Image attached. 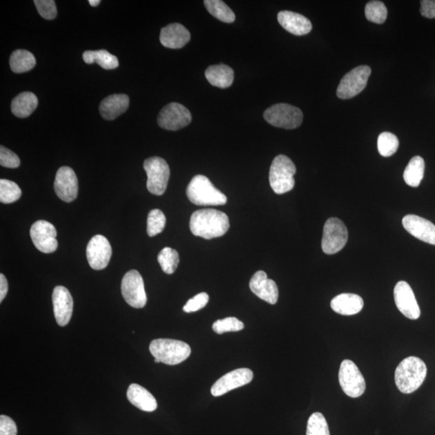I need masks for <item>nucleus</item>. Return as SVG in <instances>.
I'll return each mask as SVG.
<instances>
[{"instance_id":"18","label":"nucleus","mask_w":435,"mask_h":435,"mask_svg":"<svg viewBox=\"0 0 435 435\" xmlns=\"http://www.w3.org/2000/svg\"><path fill=\"white\" fill-rule=\"evenodd\" d=\"M52 304L56 321L61 327H65L70 321L73 314L74 301L70 291L64 286H57L52 293Z\"/></svg>"},{"instance_id":"29","label":"nucleus","mask_w":435,"mask_h":435,"mask_svg":"<svg viewBox=\"0 0 435 435\" xmlns=\"http://www.w3.org/2000/svg\"><path fill=\"white\" fill-rule=\"evenodd\" d=\"M85 63H97L104 70H114L119 66L117 57L105 50L98 51H85L83 55Z\"/></svg>"},{"instance_id":"39","label":"nucleus","mask_w":435,"mask_h":435,"mask_svg":"<svg viewBox=\"0 0 435 435\" xmlns=\"http://www.w3.org/2000/svg\"><path fill=\"white\" fill-rule=\"evenodd\" d=\"M35 6L40 15L45 20H54L57 17V7L54 0H35Z\"/></svg>"},{"instance_id":"40","label":"nucleus","mask_w":435,"mask_h":435,"mask_svg":"<svg viewBox=\"0 0 435 435\" xmlns=\"http://www.w3.org/2000/svg\"><path fill=\"white\" fill-rule=\"evenodd\" d=\"M0 165L6 168L16 169L21 165L19 156L3 145L0 147Z\"/></svg>"},{"instance_id":"14","label":"nucleus","mask_w":435,"mask_h":435,"mask_svg":"<svg viewBox=\"0 0 435 435\" xmlns=\"http://www.w3.org/2000/svg\"><path fill=\"white\" fill-rule=\"evenodd\" d=\"M112 255V246L106 237L97 235L92 238L87 247V257L93 270H104L108 265Z\"/></svg>"},{"instance_id":"44","label":"nucleus","mask_w":435,"mask_h":435,"mask_svg":"<svg viewBox=\"0 0 435 435\" xmlns=\"http://www.w3.org/2000/svg\"><path fill=\"white\" fill-rule=\"evenodd\" d=\"M8 291V284L6 276L0 274V303L6 299Z\"/></svg>"},{"instance_id":"7","label":"nucleus","mask_w":435,"mask_h":435,"mask_svg":"<svg viewBox=\"0 0 435 435\" xmlns=\"http://www.w3.org/2000/svg\"><path fill=\"white\" fill-rule=\"evenodd\" d=\"M264 118L272 126L294 129L302 124L303 114L299 108L292 105L279 103L267 108L264 113Z\"/></svg>"},{"instance_id":"46","label":"nucleus","mask_w":435,"mask_h":435,"mask_svg":"<svg viewBox=\"0 0 435 435\" xmlns=\"http://www.w3.org/2000/svg\"><path fill=\"white\" fill-rule=\"evenodd\" d=\"M155 363H160L161 361L159 360H157V358H155Z\"/></svg>"},{"instance_id":"37","label":"nucleus","mask_w":435,"mask_h":435,"mask_svg":"<svg viewBox=\"0 0 435 435\" xmlns=\"http://www.w3.org/2000/svg\"><path fill=\"white\" fill-rule=\"evenodd\" d=\"M307 435H330L328 424L323 414L317 412L310 416Z\"/></svg>"},{"instance_id":"25","label":"nucleus","mask_w":435,"mask_h":435,"mask_svg":"<svg viewBox=\"0 0 435 435\" xmlns=\"http://www.w3.org/2000/svg\"><path fill=\"white\" fill-rule=\"evenodd\" d=\"M128 399L130 403L145 412H154L157 408L154 396L143 387L132 384L127 392Z\"/></svg>"},{"instance_id":"1","label":"nucleus","mask_w":435,"mask_h":435,"mask_svg":"<svg viewBox=\"0 0 435 435\" xmlns=\"http://www.w3.org/2000/svg\"><path fill=\"white\" fill-rule=\"evenodd\" d=\"M230 227V222L225 213L214 209H202L196 210L191 215L190 228L195 236L202 237L205 240L225 235Z\"/></svg>"},{"instance_id":"20","label":"nucleus","mask_w":435,"mask_h":435,"mask_svg":"<svg viewBox=\"0 0 435 435\" xmlns=\"http://www.w3.org/2000/svg\"><path fill=\"white\" fill-rule=\"evenodd\" d=\"M250 287L252 292L265 302L275 305L279 300V288L274 281L267 279L266 272L258 271L252 276Z\"/></svg>"},{"instance_id":"8","label":"nucleus","mask_w":435,"mask_h":435,"mask_svg":"<svg viewBox=\"0 0 435 435\" xmlns=\"http://www.w3.org/2000/svg\"><path fill=\"white\" fill-rule=\"evenodd\" d=\"M338 381L344 394L350 398H360L365 392V377L355 363L350 360H345L341 363Z\"/></svg>"},{"instance_id":"5","label":"nucleus","mask_w":435,"mask_h":435,"mask_svg":"<svg viewBox=\"0 0 435 435\" xmlns=\"http://www.w3.org/2000/svg\"><path fill=\"white\" fill-rule=\"evenodd\" d=\"M296 166L288 156L279 155L272 161L270 171V183L277 194H283L294 188Z\"/></svg>"},{"instance_id":"19","label":"nucleus","mask_w":435,"mask_h":435,"mask_svg":"<svg viewBox=\"0 0 435 435\" xmlns=\"http://www.w3.org/2000/svg\"><path fill=\"white\" fill-rule=\"evenodd\" d=\"M403 225L410 235L429 245H435V225L415 214H408L403 219Z\"/></svg>"},{"instance_id":"23","label":"nucleus","mask_w":435,"mask_h":435,"mask_svg":"<svg viewBox=\"0 0 435 435\" xmlns=\"http://www.w3.org/2000/svg\"><path fill=\"white\" fill-rule=\"evenodd\" d=\"M129 97L127 94H116L105 98L99 106V112L106 121H113L125 112L129 106Z\"/></svg>"},{"instance_id":"27","label":"nucleus","mask_w":435,"mask_h":435,"mask_svg":"<svg viewBox=\"0 0 435 435\" xmlns=\"http://www.w3.org/2000/svg\"><path fill=\"white\" fill-rule=\"evenodd\" d=\"M38 106V99L35 94L23 92L14 98L11 105L12 112L18 118L31 116Z\"/></svg>"},{"instance_id":"34","label":"nucleus","mask_w":435,"mask_h":435,"mask_svg":"<svg viewBox=\"0 0 435 435\" xmlns=\"http://www.w3.org/2000/svg\"><path fill=\"white\" fill-rule=\"evenodd\" d=\"M377 147L382 156L389 157L393 156L399 147V140L394 134L391 132H382L377 141Z\"/></svg>"},{"instance_id":"17","label":"nucleus","mask_w":435,"mask_h":435,"mask_svg":"<svg viewBox=\"0 0 435 435\" xmlns=\"http://www.w3.org/2000/svg\"><path fill=\"white\" fill-rule=\"evenodd\" d=\"M253 379V372L250 369H239L224 375L213 385L212 394L221 396L228 392L250 384Z\"/></svg>"},{"instance_id":"11","label":"nucleus","mask_w":435,"mask_h":435,"mask_svg":"<svg viewBox=\"0 0 435 435\" xmlns=\"http://www.w3.org/2000/svg\"><path fill=\"white\" fill-rule=\"evenodd\" d=\"M121 292L124 300L136 309L145 307L147 295L143 277L136 270H131L124 275L121 283Z\"/></svg>"},{"instance_id":"3","label":"nucleus","mask_w":435,"mask_h":435,"mask_svg":"<svg viewBox=\"0 0 435 435\" xmlns=\"http://www.w3.org/2000/svg\"><path fill=\"white\" fill-rule=\"evenodd\" d=\"M186 195L191 203L197 205H221L227 201L226 195L203 175L194 176L186 189Z\"/></svg>"},{"instance_id":"41","label":"nucleus","mask_w":435,"mask_h":435,"mask_svg":"<svg viewBox=\"0 0 435 435\" xmlns=\"http://www.w3.org/2000/svg\"><path fill=\"white\" fill-rule=\"evenodd\" d=\"M209 302V295L207 293H200L188 301L184 305L185 313H193L202 310Z\"/></svg>"},{"instance_id":"35","label":"nucleus","mask_w":435,"mask_h":435,"mask_svg":"<svg viewBox=\"0 0 435 435\" xmlns=\"http://www.w3.org/2000/svg\"><path fill=\"white\" fill-rule=\"evenodd\" d=\"M166 224V218L163 212L159 209L152 210L148 215L147 233L150 237H154L163 232Z\"/></svg>"},{"instance_id":"21","label":"nucleus","mask_w":435,"mask_h":435,"mask_svg":"<svg viewBox=\"0 0 435 435\" xmlns=\"http://www.w3.org/2000/svg\"><path fill=\"white\" fill-rule=\"evenodd\" d=\"M190 33L181 23H171L162 28L160 34L161 45L169 49H181L190 40Z\"/></svg>"},{"instance_id":"26","label":"nucleus","mask_w":435,"mask_h":435,"mask_svg":"<svg viewBox=\"0 0 435 435\" xmlns=\"http://www.w3.org/2000/svg\"><path fill=\"white\" fill-rule=\"evenodd\" d=\"M208 82L219 88H230L234 81V71L227 65H210L205 72Z\"/></svg>"},{"instance_id":"6","label":"nucleus","mask_w":435,"mask_h":435,"mask_svg":"<svg viewBox=\"0 0 435 435\" xmlns=\"http://www.w3.org/2000/svg\"><path fill=\"white\" fill-rule=\"evenodd\" d=\"M147 176V188L154 195H162L168 185L170 170L168 163L161 157L154 156L143 162Z\"/></svg>"},{"instance_id":"32","label":"nucleus","mask_w":435,"mask_h":435,"mask_svg":"<svg viewBox=\"0 0 435 435\" xmlns=\"http://www.w3.org/2000/svg\"><path fill=\"white\" fill-rule=\"evenodd\" d=\"M162 270L166 274H173L179 264V252L171 247H165L157 256Z\"/></svg>"},{"instance_id":"42","label":"nucleus","mask_w":435,"mask_h":435,"mask_svg":"<svg viewBox=\"0 0 435 435\" xmlns=\"http://www.w3.org/2000/svg\"><path fill=\"white\" fill-rule=\"evenodd\" d=\"M0 435H17L16 423L6 415L0 416Z\"/></svg>"},{"instance_id":"36","label":"nucleus","mask_w":435,"mask_h":435,"mask_svg":"<svg viewBox=\"0 0 435 435\" xmlns=\"http://www.w3.org/2000/svg\"><path fill=\"white\" fill-rule=\"evenodd\" d=\"M365 16L367 21L376 23H383L388 16V11L383 2L374 0L366 4Z\"/></svg>"},{"instance_id":"31","label":"nucleus","mask_w":435,"mask_h":435,"mask_svg":"<svg viewBox=\"0 0 435 435\" xmlns=\"http://www.w3.org/2000/svg\"><path fill=\"white\" fill-rule=\"evenodd\" d=\"M204 6L214 17L221 21L232 23L236 20L235 13L221 0H205Z\"/></svg>"},{"instance_id":"38","label":"nucleus","mask_w":435,"mask_h":435,"mask_svg":"<svg viewBox=\"0 0 435 435\" xmlns=\"http://www.w3.org/2000/svg\"><path fill=\"white\" fill-rule=\"evenodd\" d=\"M213 331L219 334L227 332H236L242 331L245 328V324L235 317L217 320L212 326Z\"/></svg>"},{"instance_id":"4","label":"nucleus","mask_w":435,"mask_h":435,"mask_svg":"<svg viewBox=\"0 0 435 435\" xmlns=\"http://www.w3.org/2000/svg\"><path fill=\"white\" fill-rule=\"evenodd\" d=\"M150 352L163 364L176 365L188 360L191 354L188 343L174 339H154L150 343Z\"/></svg>"},{"instance_id":"2","label":"nucleus","mask_w":435,"mask_h":435,"mask_svg":"<svg viewBox=\"0 0 435 435\" xmlns=\"http://www.w3.org/2000/svg\"><path fill=\"white\" fill-rule=\"evenodd\" d=\"M427 367L416 356L405 358L395 371V383L401 393L409 394L418 390L427 377Z\"/></svg>"},{"instance_id":"13","label":"nucleus","mask_w":435,"mask_h":435,"mask_svg":"<svg viewBox=\"0 0 435 435\" xmlns=\"http://www.w3.org/2000/svg\"><path fill=\"white\" fill-rule=\"evenodd\" d=\"M30 236L33 245L43 253H52L57 250V230L54 225L45 221H39L32 224Z\"/></svg>"},{"instance_id":"43","label":"nucleus","mask_w":435,"mask_h":435,"mask_svg":"<svg viewBox=\"0 0 435 435\" xmlns=\"http://www.w3.org/2000/svg\"><path fill=\"white\" fill-rule=\"evenodd\" d=\"M420 12L424 17L429 19L435 18V1L434 0H423L421 1Z\"/></svg>"},{"instance_id":"10","label":"nucleus","mask_w":435,"mask_h":435,"mask_svg":"<svg viewBox=\"0 0 435 435\" xmlns=\"http://www.w3.org/2000/svg\"><path fill=\"white\" fill-rule=\"evenodd\" d=\"M372 70L370 66L356 67L341 79L337 88V97L341 99H349L356 97L365 90Z\"/></svg>"},{"instance_id":"30","label":"nucleus","mask_w":435,"mask_h":435,"mask_svg":"<svg viewBox=\"0 0 435 435\" xmlns=\"http://www.w3.org/2000/svg\"><path fill=\"white\" fill-rule=\"evenodd\" d=\"M425 161L423 157L414 156L404 172L405 183L412 188H418L424 176Z\"/></svg>"},{"instance_id":"33","label":"nucleus","mask_w":435,"mask_h":435,"mask_svg":"<svg viewBox=\"0 0 435 435\" xmlns=\"http://www.w3.org/2000/svg\"><path fill=\"white\" fill-rule=\"evenodd\" d=\"M21 194V188L14 181L0 180V202L4 204L15 203L20 199Z\"/></svg>"},{"instance_id":"9","label":"nucleus","mask_w":435,"mask_h":435,"mask_svg":"<svg viewBox=\"0 0 435 435\" xmlns=\"http://www.w3.org/2000/svg\"><path fill=\"white\" fill-rule=\"evenodd\" d=\"M348 240L345 224L337 218H331L325 223L322 240V250L327 255L341 252Z\"/></svg>"},{"instance_id":"15","label":"nucleus","mask_w":435,"mask_h":435,"mask_svg":"<svg viewBox=\"0 0 435 435\" xmlns=\"http://www.w3.org/2000/svg\"><path fill=\"white\" fill-rule=\"evenodd\" d=\"M55 193L65 203L73 202L79 193V181L74 171L70 167H61L57 172L54 181Z\"/></svg>"},{"instance_id":"16","label":"nucleus","mask_w":435,"mask_h":435,"mask_svg":"<svg viewBox=\"0 0 435 435\" xmlns=\"http://www.w3.org/2000/svg\"><path fill=\"white\" fill-rule=\"evenodd\" d=\"M394 300L396 307L406 318L416 320L420 318L421 310L412 288L407 282L401 281L394 288Z\"/></svg>"},{"instance_id":"24","label":"nucleus","mask_w":435,"mask_h":435,"mask_svg":"<svg viewBox=\"0 0 435 435\" xmlns=\"http://www.w3.org/2000/svg\"><path fill=\"white\" fill-rule=\"evenodd\" d=\"M364 300L357 294H342L334 298L331 307L341 315H354L360 313L364 307Z\"/></svg>"},{"instance_id":"28","label":"nucleus","mask_w":435,"mask_h":435,"mask_svg":"<svg viewBox=\"0 0 435 435\" xmlns=\"http://www.w3.org/2000/svg\"><path fill=\"white\" fill-rule=\"evenodd\" d=\"M11 70L16 74L26 73L34 68L37 61L31 52L25 50H17L10 57Z\"/></svg>"},{"instance_id":"45","label":"nucleus","mask_w":435,"mask_h":435,"mask_svg":"<svg viewBox=\"0 0 435 435\" xmlns=\"http://www.w3.org/2000/svg\"><path fill=\"white\" fill-rule=\"evenodd\" d=\"M88 3L90 6L97 7L101 1H99V0H89Z\"/></svg>"},{"instance_id":"22","label":"nucleus","mask_w":435,"mask_h":435,"mask_svg":"<svg viewBox=\"0 0 435 435\" xmlns=\"http://www.w3.org/2000/svg\"><path fill=\"white\" fill-rule=\"evenodd\" d=\"M281 27L295 36L308 34L312 30V23L307 17L290 11H282L277 15Z\"/></svg>"},{"instance_id":"12","label":"nucleus","mask_w":435,"mask_h":435,"mask_svg":"<svg viewBox=\"0 0 435 435\" xmlns=\"http://www.w3.org/2000/svg\"><path fill=\"white\" fill-rule=\"evenodd\" d=\"M192 121L189 110L179 103H171L161 110L157 123L165 130L178 131Z\"/></svg>"}]
</instances>
